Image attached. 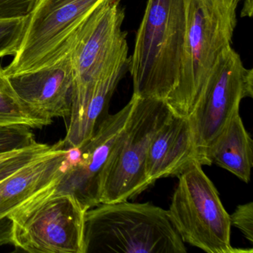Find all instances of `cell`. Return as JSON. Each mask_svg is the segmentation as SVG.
I'll use <instances>...</instances> for the list:
<instances>
[{"label":"cell","instance_id":"1","mask_svg":"<svg viewBox=\"0 0 253 253\" xmlns=\"http://www.w3.org/2000/svg\"><path fill=\"white\" fill-rule=\"evenodd\" d=\"M187 0H148L128 70L133 95L167 102L178 84Z\"/></svg>","mask_w":253,"mask_h":253},{"label":"cell","instance_id":"2","mask_svg":"<svg viewBox=\"0 0 253 253\" xmlns=\"http://www.w3.org/2000/svg\"><path fill=\"white\" fill-rule=\"evenodd\" d=\"M85 253H186L167 210L151 203L99 204L87 210Z\"/></svg>","mask_w":253,"mask_h":253},{"label":"cell","instance_id":"3","mask_svg":"<svg viewBox=\"0 0 253 253\" xmlns=\"http://www.w3.org/2000/svg\"><path fill=\"white\" fill-rule=\"evenodd\" d=\"M236 14L217 0H187L178 84L166 102L174 115L192 113L219 57L231 46Z\"/></svg>","mask_w":253,"mask_h":253},{"label":"cell","instance_id":"4","mask_svg":"<svg viewBox=\"0 0 253 253\" xmlns=\"http://www.w3.org/2000/svg\"><path fill=\"white\" fill-rule=\"evenodd\" d=\"M121 1L106 0L98 5L77 32L69 50L75 84L68 131L79 125L97 81L129 61L127 32L122 29L125 11Z\"/></svg>","mask_w":253,"mask_h":253},{"label":"cell","instance_id":"5","mask_svg":"<svg viewBox=\"0 0 253 253\" xmlns=\"http://www.w3.org/2000/svg\"><path fill=\"white\" fill-rule=\"evenodd\" d=\"M133 96L132 112L102 171L100 204L128 201L152 186L145 170L148 149L174 115L164 100Z\"/></svg>","mask_w":253,"mask_h":253},{"label":"cell","instance_id":"6","mask_svg":"<svg viewBox=\"0 0 253 253\" xmlns=\"http://www.w3.org/2000/svg\"><path fill=\"white\" fill-rule=\"evenodd\" d=\"M198 161L178 176L168 211L183 242L207 253H238L231 244V222L214 183Z\"/></svg>","mask_w":253,"mask_h":253},{"label":"cell","instance_id":"7","mask_svg":"<svg viewBox=\"0 0 253 253\" xmlns=\"http://www.w3.org/2000/svg\"><path fill=\"white\" fill-rule=\"evenodd\" d=\"M86 211L71 194L42 193L8 215L12 244L29 253H85Z\"/></svg>","mask_w":253,"mask_h":253},{"label":"cell","instance_id":"8","mask_svg":"<svg viewBox=\"0 0 253 253\" xmlns=\"http://www.w3.org/2000/svg\"><path fill=\"white\" fill-rule=\"evenodd\" d=\"M106 0H40L6 76L50 66L69 54L77 32Z\"/></svg>","mask_w":253,"mask_h":253},{"label":"cell","instance_id":"9","mask_svg":"<svg viewBox=\"0 0 253 253\" xmlns=\"http://www.w3.org/2000/svg\"><path fill=\"white\" fill-rule=\"evenodd\" d=\"M253 97V69L246 68L239 54L229 47L219 57L189 116L196 160L201 166L206 149L239 112L243 99Z\"/></svg>","mask_w":253,"mask_h":253},{"label":"cell","instance_id":"10","mask_svg":"<svg viewBox=\"0 0 253 253\" xmlns=\"http://www.w3.org/2000/svg\"><path fill=\"white\" fill-rule=\"evenodd\" d=\"M134 104V97L119 112L108 114L92 137L79 149H73L69 167L48 194L74 195L86 210L100 204V180L111 151L125 128Z\"/></svg>","mask_w":253,"mask_h":253},{"label":"cell","instance_id":"11","mask_svg":"<svg viewBox=\"0 0 253 253\" xmlns=\"http://www.w3.org/2000/svg\"><path fill=\"white\" fill-rule=\"evenodd\" d=\"M16 95L42 118L70 117L75 75L69 54L38 70L7 76Z\"/></svg>","mask_w":253,"mask_h":253},{"label":"cell","instance_id":"12","mask_svg":"<svg viewBox=\"0 0 253 253\" xmlns=\"http://www.w3.org/2000/svg\"><path fill=\"white\" fill-rule=\"evenodd\" d=\"M72 156L73 149H61L58 142L52 150L0 182V220L55 186Z\"/></svg>","mask_w":253,"mask_h":253},{"label":"cell","instance_id":"13","mask_svg":"<svg viewBox=\"0 0 253 253\" xmlns=\"http://www.w3.org/2000/svg\"><path fill=\"white\" fill-rule=\"evenodd\" d=\"M196 161L189 117L173 115L157 131L146 155V177L151 185L158 179L178 176Z\"/></svg>","mask_w":253,"mask_h":253},{"label":"cell","instance_id":"14","mask_svg":"<svg viewBox=\"0 0 253 253\" xmlns=\"http://www.w3.org/2000/svg\"><path fill=\"white\" fill-rule=\"evenodd\" d=\"M215 164L248 183L253 167V142L239 112L206 149L203 166Z\"/></svg>","mask_w":253,"mask_h":253},{"label":"cell","instance_id":"15","mask_svg":"<svg viewBox=\"0 0 253 253\" xmlns=\"http://www.w3.org/2000/svg\"><path fill=\"white\" fill-rule=\"evenodd\" d=\"M51 123L20 101L3 69L0 67V126H25L31 128H41Z\"/></svg>","mask_w":253,"mask_h":253},{"label":"cell","instance_id":"16","mask_svg":"<svg viewBox=\"0 0 253 253\" xmlns=\"http://www.w3.org/2000/svg\"><path fill=\"white\" fill-rule=\"evenodd\" d=\"M29 16L0 19V58L17 52L29 24Z\"/></svg>","mask_w":253,"mask_h":253},{"label":"cell","instance_id":"17","mask_svg":"<svg viewBox=\"0 0 253 253\" xmlns=\"http://www.w3.org/2000/svg\"><path fill=\"white\" fill-rule=\"evenodd\" d=\"M38 143L32 128L25 126H0V153L33 146Z\"/></svg>","mask_w":253,"mask_h":253},{"label":"cell","instance_id":"18","mask_svg":"<svg viewBox=\"0 0 253 253\" xmlns=\"http://www.w3.org/2000/svg\"><path fill=\"white\" fill-rule=\"evenodd\" d=\"M231 225L242 232L250 244H253V203L238 205L229 214Z\"/></svg>","mask_w":253,"mask_h":253},{"label":"cell","instance_id":"19","mask_svg":"<svg viewBox=\"0 0 253 253\" xmlns=\"http://www.w3.org/2000/svg\"><path fill=\"white\" fill-rule=\"evenodd\" d=\"M40 0H0V19L20 18L32 14Z\"/></svg>","mask_w":253,"mask_h":253},{"label":"cell","instance_id":"20","mask_svg":"<svg viewBox=\"0 0 253 253\" xmlns=\"http://www.w3.org/2000/svg\"><path fill=\"white\" fill-rule=\"evenodd\" d=\"M13 223L9 217L0 220V246L12 244Z\"/></svg>","mask_w":253,"mask_h":253},{"label":"cell","instance_id":"21","mask_svg":"<svg viewBox=\"0 0 253 253\" xmlns=\"http://www.w3.org/2000/svg\"><path fill=\"white\" fill-rule=\"evenodd\" d=\"M238 2L241 0H237ZM244 2L241 10V16L242 17H251L253 13V0H242Z\"/></svg>","mask_w":253,"mask_h":253},{"label":"cell","instance_id":"22","mask_svg":"<svg viewBox=\"0 0 253 253\" xmlns=\"http://www.w3.org/2000/svg\"><path fill=\"white\" fill-rule=\"evenodd\" d=\"M217 1L220 2L222 5L227 7V8L237 10V7L238 5V2L237 0H217Z\"/></svg>","mask_w":253,"mask_h":253},{"label":"cell","instance_id":"23","mask_svg":"<svg viewBox=\"0 0 253 253\" xmlns=\"http://www.w3.org/2000/svg\"><path fill=\"white\" fill-rule=\"evenodd\" d=\"M20 150H21V149H18V150L15 151H11V152H5V153H0V165H1V164H2L4 161L8 160V158L14 156V155H16V154H17V152H20Z\"/></svg>","mask_w":253,"mask_h":253}]
</instances>
